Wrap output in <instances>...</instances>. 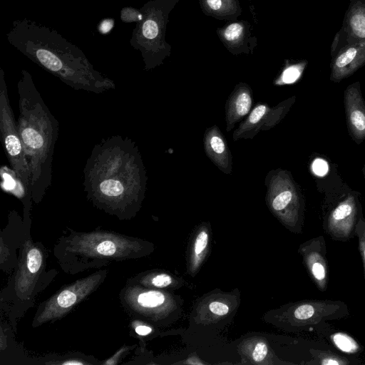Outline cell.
Listing matches in <instances>:
<instances>
[{
  "label": "cell",
  "instance_id": "6da1fadb",
  "mask_svg": "<svg viewBox=\"0 0 365 365\" xmlns=\"http://www.w3.org/2000/svg\"><path fill=\"white\" fill-rule=\"evenodd\" d=\"M87 199L98 209L130 220L144 199L147 175L136 143L120 135L95 145L83 169Z\"/></svg>",
  "mask_w": 365,
  "mask_h": 365
},
{
  "label": "cell",
  "instance_id": "7a4b0ae2",
  "mask_svg": "<svg viewBox=\"0 0 365 365\" xmlns=\"http://www.w3.org/2000/svg\"><path fill=\"white\" fill-rule=\"evenodd\" d=\"M6 38L28 58L75 90L99 94L115 88L114 81L95 69L81 49L52 28L24 18L13 21Z\"/></svg>",
  "mask_w": 365,
  "mask_h": 365
},
{
  "label": "cell",
  "instance_id": "3957f363",
  "mask_svg": "<svg viewBox=\"0 0 365 365\" xmlns=\"http://www.w3.org/2000/svg\"><path fill=\"white\" fill-rule=\"evenodd\" d=\"M17 125L31 174L32 200L41 202L52 181V163L58 122L37 90L31 73L21 70L17 83Z\"/></svg>",
  "mask_w": 365,
  "mask_h": 365
},
{
  "label": "cell",
  "instance_id": "277c9868",
  "mask_svg": "<svg viewBox=\"0 0 365 365\" xmlns=\"http://www.w3.org/2000/svg\"><path fill=\"white\" fill-rule=\"evenodd\" d=\"M144 247L141 240L115 232H82L68 229L55 245L53 255L66 273L76 274L140 257Z\"/></svg>",
  "mask_w": 365,
  "mask_h": 365
},
{
  "label": "cell",
  "instance_id": "5b68a950",
  "mask_svg": "<svg viewBox=\"0 0 365 365\" xmlns=\"http://www.w3.org/2000/svg\"><path fill=\"white\" fill-rule=\"evenodd\" d=\"M180 0H150L140 9L143 18L136 23L130 43L140 51L144 69L149 71L163 63L171 53L165 40L169 15Z\"/></svg>",
  "mask_w": 365,
  "mask_h": 365
},
{
  "label": "cell",
  "instance_id": "8992f818",
  "mask_svg": "<svg viewBox=\"0 0 365 365\" xmlns=\"http://www.w3.org/2000/svg\"><path fill=\"white\" fill-rule=\"evenodd\" d=\"M46 256L42 245L34 243L30 237L20 247L16 272L6 289V299L14 307L24 308L52 281L51 271L46 272Z\"/></svg>",
  "mask_w": 365,
  "mask_h": 365
},
{
  "label": "cell",
  "instance_id": "52a82bcc",
  "mask_svg": "<svg viewBox=\"0 0 365 365\" xmlns=\"http://www.w3.org/2000/svg\"><path fill=\"white\" fill-rule=\"evenodd\" d=\"M107 274L106 269H101L62 287L38 306L32 327H38L65 317L96 291Z\"/></svg>",
  "mask_w": 365,
  "mask_h": 365
},
{
  "label": "cell",
  "instance_id": "ba28073f",
  "mask_svg": "<svg viewBox=\"0 0 365 365\" xmlns=\"http://www.w3.org/2000/svg\"><path fill=\"white\" fill-rule=\"evenodd\" d=\"M0 133L5 154L11 169L24 185L27 197L32 200L31 174L8 96L4 70L0 68Z\"/></svg>",
  "mask_w": 365,
  "mask_h": 365
},
{
  "label": "cell",
  "instance_id": "9c48e42d",
  "mask_svg": "<svg viewBox=\"0 0 365 365\" xmlns=\"http://www.w3.org/2000/svg\"><path fill=\"white\" fill-rule=\"evenodd\" d=\"M291 99L270 107L266 103H257L246 119L233 133V140L252 139L259 131L274 128L284 118L292 104Z\"/></svg>",
  "mask_w": 365,
  "mask_h": 365
},
{
  "label": "cell",
  "instance_id": "30bf717a",
  "mask_svg": "<svg viewBox=\"0 0 365 365\" xmlns=\"http://www.w3.org/2000/svg\"><path fill=\"white\" fill-rule=\"evenodd\" d=\"M216 34L227 50L233 55L252 54L257 45L256 36H252V27L246 20L230 21L217 28Z\"/></svg>",
  "mask_w": 365,
  "mask_h": 365
},
{
  "label": "cell",
  "instance_id": "8fae6325",
  "mask_svg": "<svg viewBox=\"0 0 365 365\" xmlns=\"http://www.w3.org/2000/svg\"><path fill=\"white\" fill-rule=\"evenodd\" d=\"M203 143L205 153L210 160L224 173L231 175L232 154L225 138L217 126L213 125L206 129Z\"/></svg>",
  "mask_w": 365,
  "mask_h": 365
},
{
  "label": "cell",
  "instance_id": "7c38bea8",
  "mask_svg": "<svg viewBox=\"0 0 365 365\" xmlns=\"http://www.w3.org/2000/svg\"><path fill=\"white\" fill-rule=\"evenodd\" d=\"M344 105L349 130L356 140L365 139V103L356 85L344 92Z\"/></svg>",
  "mask_w": 365,
  "mask_h": 365
},
{
  "label": "cell",
  "instance_id": "4fadbf2b",
  "mask_svg": "<svg viewBox=\"0 0 365 365\" xmlns=\"http://www.w3.org/2000/svg\"><path fill=\"white\" fill-rule=\"evenodd\" d=\"M252 101V91L248 84L240 82L235 86L225 105L227 131H230L250 113Z\"/></svg>",
  "mask_w": 365,
  "mask_h": 365
},
{
  "label": "cell",
  "instance_id": "5bb4252c",
  "mask_svg": "<svg viewBox=\"0 0 365 365\" xmlns=\"http://www.w3.org/2000/svg\"><path fill=\"white\" fill-rule=\"evenodd\" d=\"M365 63V43H355L343 48L334 59L331 79L334 81L349 76Z\"/></svg>",
  "mask_w": 365,
  "mask_h": 365
},
{
  "label": "cell",
  "instance_id": "9a60e30c",
  "mask_svg": "<svg viewBox=\"0 0 365 365\" xmlns=\"http://www.w3.org/2000/svg\"><path fill=\"white\" fill-rule=\"evenodd\" d=\"M204 14L218 20L235 21L242 14L239 0H199Z\"/></svg>",
  "mask_w": 365,
  "mask_h": 365
},
{
  "label": "cell",
  "instance_id": "2e32d148",
  "mask_svg": "<svg viewBox=\"0 0 365 365\" xmlns=\"http://www.w3.org/2000/svg\"><path fill=\"white\" fill-rule=\"evenodd\" d=\"M1 186L6 192H10L19 197L24 205V220H29L32 200L26 193L25 187L13 169L7 166L1 168Z\"/></svg>",
  "mask_w": 365,
  "mask_h": 365
},
{
  "label": "cell",
  "instance_id": "e0dca14e",
  "mask_svg": "<svg viewBox=\"0 0 365 365\" xmlns=\"http://www.w3.org/2000/svg\"><path fill=\"white\" fill-rule=\"evenodd\" d=\"M349 34L357 40V43H365V5L356 3L350 9L346 22Z\"/></svg>",
  "mask_w": 365,
  "mask_h": 365
},
{
  "label": "cell",
  "instance_id": "ac0fdd59",
  "mask_svg": "<svg viewBox=\"0 0 365 365\" xmlns=\"http://www.w3.org/2000/svg\"><path fill=\"white\" fill-rule=\"evenodd\" d=\"M355 202L353 197H349L341 202L329 217L331 225L335 228L349 227L355 215ZM341 228V229H342Z\"/></svg>",
  "mask_w": 365,
  "mask_h": 365
},
{
  "label": "cell",
  "instance_id": "d6986e66",
  "mask_svg": "<svg viewBox=\"0 0 365 365\" xmlns=\"http://www.w3.org/2000/svg\"><path fill=\"white\" fill-rule=\"evenodd\" d=\"M305 65V62L287 65L276 80V84H289L295 82L302 75Z\"/></svg>",
  "mask_w": 365,
  "mask_h": 365
},
{
  "label": "cell",
  "instance_id": "ffe728a7",
  "mask_svg": "<svg viewBox=\"0 0 365 365\" xmlns=\"http://www.w3.org/2000/svg\"><path fill=\"white\" fill-rule=\"evenodd\" d=\"M331 339L335 346L345 353H355L359 349L355 340L344 333H336L332 335Z\"/></svg>",
  "mask_w": 365,
  "mask_h": 365
},
{
  "label": "cell",
  "instance_id": "44dd1931",
  "mask_svg": "<svg viewBox=\"0 0 365 365\" xmlns=\"http://www.w3.org/2000/svg\"><path fill=\"white\" fill-rule=\"evenodd\" d=\"M143 18L142 13L140 9H136L130 6H126L120 11V19L123 22H138Z\"/></svg>",
  "mask_w": 365,
  "mask_h": 365
},
{
  "label": "cell",
  "instance_id": "7402d4cb",
  "mask_svg": "<svg viewBox=\"0 0 365 365\" xmlns=\"http://www.w3.org/2000/svg\"><path fill=\"white\" fill-rule=\"evenodd\" d=\"M150 283L155 287L163 288L172 283V278L167 274H158L150 278Z\"/></svg>",
  "mask_w": 365,
  "mask_h": 365
},
{
  "label": "cell",
  "instance_id": "603a6c76",
  "mask_svg": "<svg viewBox=\"0 0 365 365\" xmlns=\"http://www.w3.org/2000/svg\"><path fill=\"white\" fill-rule=\"evenodd\" d=\"M314 314V309L309 304L299 306L294 311V315L298 319H307Z\"/></svg>",
  "mask_w": 365,
  "mask_h": 365
},
{
  "label": "cell",
  "instance_id": "cb8c5ba5",
  "mask_svg": "<svg viewBox=\"0 0 365 365\" xmlns=\"http://www.w3.org/2000/svg\"><path fill=\"white\" fill-rule=\"evenodd\" d=\"M312 168L313 172L318 176L325 175L329 170L327 162L319 158H316L313 161Z\"/></svg>",
  "mask_w": 365,
  "mask_h": 365
},
{
  "label": "cell",
  "instance_id": "d4e9b609",
  "mask_svg": "<svg viewBox=\"0 0 365 365\" xmlns=\"http://www.w3.org/2000/svg\"><path fill=\"white\" fill-rule=\"evenodd\" d=\"M312 272L314 277L318 282H323L326 278V269L322 263L319 261L314 262L312 264Z\"/></svg>",
  "mask_w": 365,
  "mask_h": 365
},
{
  "label": "cell",
  "instance_id": "484cf974",
  "mask_svg": "<svg viewBox=\"0 0 365 365\" xmlns=\"http://www.w3.org/2000/svg\"><path fill=\"white\" fill-rule=\"evenodd\" d=\"M208 236L205 231H202L196 238L195 243V252L196 255L200 254L206 247Z\"/></svg>",
  "mask_w": 365,
  "mask_h": 365
},
{
  "label": "cell",
  "instance_id": "4316f807",
  "mask_svg": "<svg viewBox=\"0 0 365 365\" xmlns=\"http://www.w3.org/2000/svg\"><path fill=\"white\" fill-rule=\"evenodd\" d=\"M267 353V347L264 342H258L253 351L252 358L255 361H261L266 356Z\"/></svg>",
  "mask_w": 365,
  "mask_h": 365
},
{
  "label": "cell",
  "instance_id": "83f0119b",
  "mask_svg": "<svg viewBox=\"0 0 365 365\" xmlns=\"http://www.w3.org/2000/svg\"><path fill=\"white\" fill-rule=\"evenodd\" d=\"M209 309L213 314L217 315H225L229 311L228 307L225 304L220 302H213L210 303Z\"/></svg>",
  "mask_w": 365,
  "mask_h": 365
},
{
  "label": "cell",
  "instance_id": "f1b7e54d",
  "mask_svg": "<svg viewBox=\"0 0 365 365\" xmlns=\"http://www.w3.org/2000/svg\"><path fill=\"white\" fill-rule=\"evenodd\" d=\"M114 26L113 19H106L99 24L98 30L102 34H106L110 32Z\"/></svg>",
  "mask_w": 365,
  "mask_h": 365
},
{
  "label": "cell",
  "instance_id": "f546056e",
  "mask_svg": "<svg viewBox=\"0 0 365 365\" xmlns=\"http://www.w3.org/2000/svg\"><path fill=\"white\" fill-rule=\"evenodd\" d=\"M135 331L140 336H146L151 333L152 329L146 325L138 324L135 327Z\"/></svg>",
  "mask_w": 365,
  "mask_h": 365
},
{
  "label": "cell",
  "instance_id": "4dcf8cb0",
  "mask_svg": "<svg viewBox=\"0 0 365 365\" xmlns=\"http://www.w3.org/2000/svg\"><path fill=\"white\" fill-rule=\"evenodd\" d=\"M322 364H339L341 362L338 361L335 359L333 358H329L325 359L322 362Z\"/></svg>",
  "mask_w": 365,
  "mask_h": 365
},
{
  "label": "cell",
  "instance_id": "1f68e13d",
  "mask_svg": "<svg viewBox=\"0 0 365 365\" xmlns=\"http://www.w3.org/2000/svg\"><path fill=\"white\" fill-rule=\"evenodd\" d=\"M87 364L86 362H84V361H79L78 359H75V360H70V361H66L62 363V364Z\"/></svg>",
  "mask_w": 365,
  "mask_h": 365
},
{
  "label": "cell",
  "instance_id": "d6a6232c",
  "mask_svg": "<svg viewBox=\"0 0 365 365\" xmlns=\"http://www.w3.org/2000/svg\"><path fill=\"white\" fill-rule=\"evenodd\" d=\"M364 260H365V247H364Z\"/></svg>",
  "mask_w": 365,
  "mask_h": 365
},
{
  "label": "cell",
  "instance_id": "836d02e7",
  "mask_svg": "<svg viewBox=\"0 0 365 365\" xmlns=\"http://www.w3.org/2000/svg\"><path fill=\"white\" fill-rule=\"evenodd\" d=\"M250 1H252V0H250Z\"/></svg>",
  "mask_w": 365,
  "mask_h": 365
}]
</instances>
